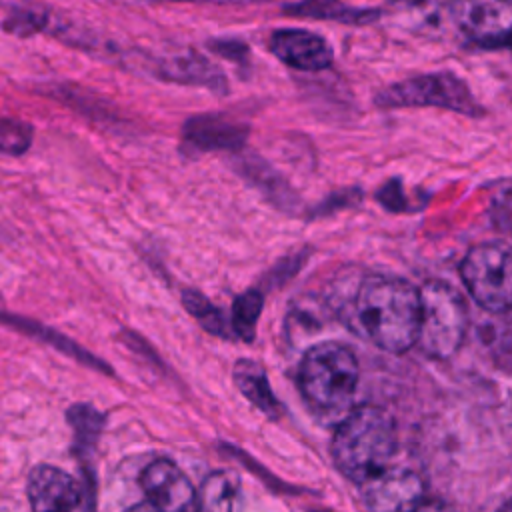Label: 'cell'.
<instances>
[{
	"instance_id": "obj_1",
	"label": "cell",
	"mask_w": 512,
	"mask_h": 512,
	"mask_svg": "<svg viewBox=\"0 0 512 512\" xmlns=\"http://www.w3.org/2000/svg\"><path fill=\"white\" fill-rule=\"evenodd\" d=\"M338 312L350 330L386 352L400 354L416 344L420 296L408 280L368 274L340 300Z\"/></svg>"
},
{
	"instance_id": "obj_2",
	"label": "cell",
	"mask_w": 512,
	"mask_h": 512,
	"mask_svg": "<svg viewBox=\"0 0 512 512\" xmlns=\"http://www.w3.org/2000/svg\"><path fill=\"white\" fill-rule=\"evenodd\" d=\"M396 452L394 418L380 406L352 408L338 424L332 440L336 468L352 482H366L386 466Z\"/></svg>"
},
{
	"instance_id": "obj_3",
	"label": "cell",
	"mask_w": 512,
	"mask_h": 512,
	"mask_svg": "<svg viewBox=\"0 0 512 512\" xmlns=\"http://www.w3.org/2000/svg\"><path fill=\"white\" fill-rule=\"evenodd\" d=\"M360 378L354 352L340 342H320L306 350L298 384L304 398L320 412L334 414L348 408Z\"/></svg>"
},
{
	"instance_id": "obj_4",
	"label": "cell",
	"mask_w": 512,
	"mask_h": 512,
	"mask_svg": "<svg viewBox=\"0 0 512 512\" xmlns=\"http://www.w3.org/2000/svg\"><path fill=\"white\" fill-rule=\"evenodd\" d=\"M420 322L416 344L418 348L438 360L450 358L462 344L468 310L460 292L446 282H426L420 290Z\"/></svg>"
},
{
	"instance_id": "obj_5",
	"label": "cell",
	"mask_w": 512,
	"mask_h": 512,
	"mask_svg": "<svg viewBox=\"0 0 512 512\" xmlns=\"http://www.w3.org/2000/svg\"><path fill=\"white\" fill-rule=\"evenodd\" d=\"M466 290L486 312L504 314L512 300V256L504 242H482L460 264Z\"/></svg>"
},
{
	"instance_id": "obj_6",
	"label": "cell",
	"mask_w": 512,
	"mask_h": 512,
	"mask_svg": "<svg viewBox=\"0 0 512 512\" xmlns=\"http://www.w3.org/2000/svg\"><path fill=\"white\" fill-rule=\"evenodd\" d=\"M376 104L384 108L440 106L474 118L482 114V108L468 86L450 72L420 74L396 82L376 96Z\"/></svg>"
},
{
	"instance_id": "obj_7",
	"label": "cell",
	"mask_w": 512,
	"mask_h": 512,
	"mask_svg": "<svg viewBox=\"0 0 512 512\" xmlns=\"http://www.w3.org/2000/svg\"><path fill=\"white\" fill-rule=\"evenodd\" d=\"M448 12L468 40L484 48L508 44L512 0H450Z\"/></svg>"
},
{
	"instance_id": "obj_8",
	"label": "cell",
	"mask_w": 512,
	"mask_h": 512,
	"mask_svg": "<svg viewBox=\"0 0 512 512\" xmlns=\"http://www.w3.org/2000/svg\"><path fill=\"white\" fill-rule=\"evenodd\" d=\"M360 486L372 512H412L424 500L422 478L404 466H386Z\"/></svg>"
},
{
	"instance_id": "obj_9",
	"label": "cell",
	"mask_w": 512,
	"mask_h": 512,
	"mask_svg": "<svg viewBox=\"0 0 512 512\" xmlns=\"http://www.w3.org/2000/svg\"><path fill=\"white\" fill-rule=\"evenodd\" d=\"M140 484L156 512H196V492L174 462L154 460L144 468Z\"/></svg>"
},
{
	"instance_id": "obj_10",
	"label": "cell",
	"mask_w": 512,
	"mask_h": 512,
	"mask_svg": "<svg viewBox=\"0 0 512 512\" xmlns=\"http://www.w3.org/2000/svg\"><path fill=\"white\" fill-rule=\"evenodd\" d=\"M270 50L278 60L302 72H318L332 64V46L318 34L302 28H282L270 36Z\"/></svg>"
},
{
	"instance_id": "obj_11",
	"label": "cell",
	"mask_w": 512,
	"mask_h": 512,
	"mask_svg": "<svg viewBox=\"0 0 512 512\" xmlns=\"http://www.w3.org/2000/svg\"><path fill=\"white\" fill-rule=\"evenodd\" d=\"M28 500L34 512H72L82 500V490L68 472L44 464L30 472Z\"/></svg>"
},
{
	"instance_id": "obj_12",
	"label": "cell",
	"mask_w": 512,
	"mask_h": 512,
	"mask_svg": "<svg viewBox=\"0 0 512 512\" xmlns=\"http://www.w3.org/2000/svg\"><path fill=\"white\" fill-rule=\"evenodd\" d=\"M248 134L246 124L230 120L220 114H206L190 118L184 124L182 144L190 152L208 150H236L244 144Z\"/></svg>"
},
{
	"instance_id": "obj_13",
	"label": "cell",
	"mask_w": 512,
	"mask_h": 512,
	"mask_svg": "<svg viewBox=\"0 0 512 512\" xmlns=\"http://www.w3.org/2000/svg\"><path fill=\"white\" fill-rule=\"evenodd\" d=\"M234 382L238 390L268 416L276 418L280 414V404L268 386L264 370L256 362L238 360L234 366Z\"/></svg>"
},
{
	"instance_id": "obj_14",
	"label": "cell",
	"mask_w": 512,
	"mask_h": 512,
	"mask_svg": "<svg viewBox=\"0 0 512 512\" xmlns=\"http://www.w3.org/2000/svg\"><path fill=\"white\" fill-rule=\"evenodd\" d=\"M288 14L322 18V20H338L344 24H366L378 18L376 10H362L342 4L340 0H300L286 8Z\"/></svg>"
},
{
	"instance_id": "obj_15",
	"label": "cell",
	"mask_w": 512,
	"mask_h": 512,
	"mask_svg": "<svg viewBox=\"0 0 512 512\" xmlns=\"http://www.w3.org/2000/svg\"><path fill=\"white\" fill-rule=\"evenodd\" d=\"M236 484L226 472H212L196 494V512H234Z\"/></svg>"
},
{
	"instance_id": "obj_16",
	"label": "cell",
	"mask_w": 512,
	"mask_h": 512,
	"mask_svg": "<svg viewBox=\"0 0 512 512\" xmlns=\"http://www.w3.org/2000/svg\"><path fill=\"white\" fill-rule=\"evenodd\" d=\"M0 324H6L10 328H14V330H20V332L28 334V336H34V338H38L42 342H48V344L56 346L58 350H62V352H66L70 356H76L82 362L98 364V360H94L86 350L78 348L74 342H70L62 334H58V332H54V330H50V328L30 320V318H22V316H16V314H10V312H0Z\"/></svg>"
},
{
	"instance_id": "obj_17",
	"label": "cell",
	"mask_w": 512,
	"mask_h": 512,
	"mask_svg": "<svg viewBox=\"0 0 512 512\" xmlns=\"http://www.w3.org/2000/svg\"><path fill=\"white\" fill-rule=\"evenodd\" d=\"M262 304H264V298L258 290H246L234 300L230 322L234 332L246 342H250L256 334V322L260 318Z\"/></svg>"
},
{
	"instance_id": "obj_18",
	"label": "cell",
	"mask_w": 512,
	"mask_h": 512,
	"mask_svg": "<svg viewBox=\"0 0 512 512\" xmlns=\"http://www.w3.org/2000/svg\"><path fill=\"white\" fill-rule=\"evenodd\" d=\"M182 302L186 306V310L198 318V322L212 334L224 336L226 334V322L220 314L218 308H214L200 292L196 290H186L182 296Z\"/></svg>"
},
{
	"instance_id": "obj_19",
	"label": "cell",
	"mask_w": 512,
	"mask_h": 512,
	"mask_svg": "<svg viewBox=\"0 0 512 512\" xmlns=\"http://www.w3.org/2000/svg\"><path fill=\"white\" fill-rule=\"evenodd\" d=\"M32 144V126L24 120L0 118V154L18 156Z\"/></svg>"
},
{
	"instance_id": "obj_20",
	"label": "cell",
	"mask_w": 512,
	"mask_h": 512,
	"mask_svg": "<svg viewBox=\"0 0 512 512\" xmlns=\"http://www.w3.org/2000/svg\"><path fill=\"white\" fill-rule=\"evenodd\" d=\"M44 24H46L44 12L32 10V8H18L4 20L2 28L14 36H32L40 32Z\"/></svg>"
},
{
	"instance_id": "obj_21",
	"label": "cell",
	"mask_w": 512,
	"mask_h": 512,
	"mask_svg": "<svg viewBox=\"0 0 512 512\" xmlns=\"http://www.w3.org/2000/svg\"><path fill=\"white\" fill-rule=\"evenodd\" d=\"M68 422L80 440H94L102 426V414L88 404H76L68 410Z\"/></svg>"
},
{
	"instance_id": "obj_22",
	"label": "cell",
	"mask_w": 512,
	"mask_h": 512,
	"mask_svg": "<svg viewBox=\"0 0 512 512\" xmlns=\"http://www.w3.org/2000/svg\"><path fill=\"white\" fill-rule=\"evenodd\" d=\"M412 512H454L448 504L438 502V500H428V502H420Z\"/></svg>"
},
{
	"instance_id": "obj_23",
	"label": "cell",
	"mask_w": 512,
	"mask_h": 512,
	"mask_svg": "<svg viewBox=\"0 0 512 512\" xmlns=\"http://www.w3.org/2000/svg\"><path fill=\"white\" fill-rule=\"evenodd\" d=\"M126 512H156V510L150 504H136V506L128 508Z\"/></svg>"
},
{
	"instance_id": "obj_24",
	"label": "cell",
	"mask_w": 512,
	"mask_h": 512,
	"mask_svg": "<svg viewBox=\"0 0 512 512\" xmlns=\"http://www.w3.org/2000/svg\"><path fill=\"white\" fill-rule=\"evenodd\" d=\"M196 2H252V0H196Z\"/></svg>"
},
{
	"instance_id": "obj_25",
	"label": "cell",
	"mask_w": 512,
	"mask_h": 512,
	"mask_svg": "<svg viewBox=\"0 0 512 512\" xmlns=\"http://www.w3.org/2000/svg\"><path fill=\"white\" fill-rule=\"evenodd\" d=\"M406 2H412V4H420V2H424V0H406Z\"/></svg>"
}]
</instances>
